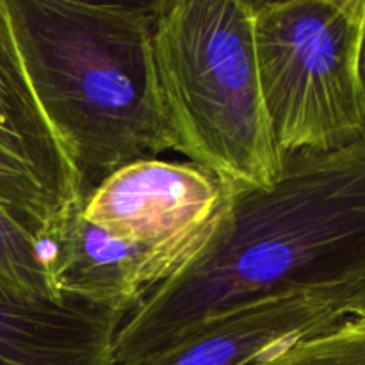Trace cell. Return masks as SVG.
I'll list each match as a JSON object with an SVG mask.
<instances>
[{
  "label": "cell",
  "instance_id": "6da1fadb",
  "mask_svg": "<svg viewBox=\"0 0 365 365\" xmlns=\"http://www.w3.org/2000/svg\"><path fill=\"white\" fill-rule=\"evenodd\" d=\"M284 157L273 187L235 189L212 248L128 314L114 341L116 365L246 299L365 282V135Z\"/></svg>",
  "mask_w": 365,
  "mask_h": 365
},
{
  "label": "cell",
  "instance_id": "7a4b0ae2",
  "mask_svg": "<svg viewBox=\"0 0 365 365\" xmlns=\"http://www.w3.org/2000/svg\"><path fill=\"white\" fill-rule=\"evenodd\" d=\"M6 2L29 81L84 198L121 168L173 150L153 59L157 2Z\"/></svg>",
  "mask_w": 365,
  "mask_h": 365
},
{
  "label": "cell",
  "instance_id": "3957f363",
  "mask_svg": "<svg viewBox=\"0 0 365 365\" xmlns=\"http://www.w3.org/2000/svg\"><path fill=\"white\" fill-rule=\"evenodd\" d=\"M153 59L173 150L237 191L284 170L257 68L253 2H157Z\"/></svg>",
  "mask_w": 365,
  "mask_h": 365
},
{
  "label": "cell",
  "instance_id": "277c9868",
  "mask_svg": "<svg viewBox=\"0 0 365 365\" xmlns=\"http://www.w3.org/2000/svg\"><path fill=\"white\" fill-rule=\"evenodd\" d=\"M257 68L284 155L365 135V0L253 2Z\"/></svg>",
  "mask_w": 365,
  "mask_h": 365
},
{
  "label": "cell",
  "instance_id": "5b68a950",
  "mask_svg": "<svg viewBox=\"0 0 365 365\" xmlns=\"http://www.w3.org/2000/svg\"><path fill=\"white\" fill-rule=\"evenodd\" d=\"M234 195L198 164L148 159L107 177L86 196L82 214L145 255L159 287L212 248Z\"/></svg>",
  "mask_w": 365,
  "mask_h": 365
},
{
  "label": "cell",
  "instance_id": "8992f818",
  "mask_svg": "<svg viewBox=\"0 0 365 365\" xmlns=\"http://www.w3.org/2000/svg\"><path fill=\"white\" fill-rule=\"evenodd\" d=\"M82 203L77 171L36 98L0 0V207L41 242Z\"/></svg>",
  "mask_w": 365,
  "mask_h": 365
},
{
  "label": "cell",
  "instance_id": "52a82bcc",
  "mask_svg": "<svg viewBox=\"0 0 365 365\" xmlns=\"http://www.w3.org/2000/svg\"><path fill=\"white\" fill-rule=\"evenodd\" d=\"M359 285L246 299L153 353L120 365H250L278 346L351 316V299Z\"/></svg>",
  "mask_w": 365,
  "mask_h": 365
},
{
  "label": "cell",
  "instance_id": "ba28073f",
  "mask_svg": "<svg viewBox=\"0 0 365 365\" xmlns=\"http://www.w3.org/2000/svg\"><path fill=\"white\" fill-rule=\"evenodd\" d=\"M128 314L73 296L45 298L0 282V365H116Z\"/></svg>",
  "mask_w": 365,
  "mask_h": 365
},
{
  "label": "cell",
  "instance_id": "9c48e42d",
  "mask_svg": "<svg viewBox=\"0 0 365 365\" xmlns=\"http://www.w3.org/2000/svg\"><path fill=\"white\" fill-rule=\"evenodd\" d=\"M39 245L61 296L130 314L157 289L145 255L91 223L82 207Z\"/></svg>",
  "mask_w": 365,
  "mask_h": 365
},
{
  "label": "cell",
  "instance_id": "30bf717a",
  "mask_svg": "<svg viewBox=\"0 0 365 365\" xmlns=\"http://www.w3.org/2000/svg\"><path fill=\"white\" fill-rule=\"evenodd\" d=\"M250 365H365V310L278 346Z\"/></svg>",
  "mask_w": 365,
  "mask_h": 365
},
{
  "label": "cell",
  "instance_id": "8fae6325",
  "mask_svg": "<svg viewBox=\"0 0 365 365\" xmlns=\"http://www.w3.org/2000/svg\"><path fill=\"white\" fill-rule=\"evenodd\" d=\"M43 278L38 241L0 207V282L27 291Z\"/></svg>",
  "mask_w": 365,
  "mask_h": 365
},
{
  "label": "cell",
  "instance_id": "7c38bea8",
  "mask_svg": "<svg viewBox=\"0 0 365 365\" xmlns=\"http://www.w3.org/2000/svg\"><path fill=\"white\" fill-rule=\"evenodd\" d=\"M360 310H365V282L356 287L355 296H353L351 302V314L360 312Z\"/></svg>",
  "mask_w": 365,
  "mask_h": 365
},
{
  "label": "cell",
  "instance_id": "4fadbf2b",
  "mask_svg": "<svg viewBox=\"0 0 365 365\" xmlns=\"http://www.w3.org/2000/svg\"><path fill=\"white\" fill-rule=\"evenodd\" d=\"M362 78L365 84V39H364V48H362Z\"/></svg>",
  "mask_w": 365,
  "mask_h": 365
}]
</instances>
